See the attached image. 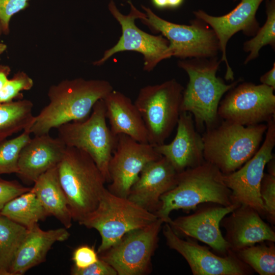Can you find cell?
<instances>
[{"mask_svg": "<svg viewBox=\"0 0 275 275\" xmlns=\"http://www.w3.org/2000/svg\"><path fill=\"white\" fill-rule=\"evenodd\" d=\"M113 90L107 80L82 78L65 79L51 86L47 93L49 102L35 116L31 133H49L62 124L86 119L95 103Z\"/></svg>", "mask_w": 275, "mask_h": 275, "instance_id": "obj_1", "label": "cell"}, {"mask_svg": "<svg viewBox=\"0 0 275 275\" xmlns=\"http://www.w3.org/2000/svg\"><path fill=\"white\" fill-rule=\"evenodd\" d=\"M221 60L215 57L194 58L178 62L188 74L189 81L182 92L180 110L190 113L198 129L211 128L217 124L218 107L225 93L241 81L226 84L216 75Z\"/></svg>", "mask_w": 275, "mask_h": 275, "instance_id": "obj_2", "label": "cell"}, {"mask_svg": "<svg viewBox=\"0 0 275 275\" xmlns=\"http://www.w3.org/2000/svg\"><path fill=\"white\" fill-rule=\"evenodd\" d=\"M231 191L223 180V173L213 164L204 161L197 167L179 173L176 185L162 195L158 218L168 223L175 210H190L203 203L228 206L233 204Z\"/></svg>", "mask_w": 275, "mask_h": 275, "instance_id": "obj_3", "label": "cell"}, {"mask_svg": "<svg viewBox=\"0 0 275 275\" xmlns=\"http://www.w3.org/2000/svg\"><path fill=\"white\" fill-rule=\"evenodd\" d=\"M58 173L72 219L79 224L97 208L105 180L91 156L74 147H66Z\"/></svg>", "mask_w": 275, "mask_h": 275, "instance_id": "obj_4", "label": "cell"}, {"mask_svg": "<svg viewBox=\"0 0 275 275\" xmlns=\"http://www.w3.org/2000/svg\"><path fill=\"white\" fill-rule=\"evenodd\" d=\"M267 127L263 123L244 126L223 120L206 129L202 135L205 161L223 174L234 172L257 152Z\"/></svg>", "mask_w": 275, "mask_h": 275, "instance_id": "obj_5", "label": "cell"}, {"mask_svg": "<svg viewBox=\"0 0 275 275\" xmlns=\"http://www.w3.org/2000/svg\"><path fill=\"white\" fill-rule=\"evenodd\" d=\"M158 218L157 215L129 200L116 196L105 188L94 211L79 224L99 233L100 254L118 242L127 232L143 228Z\"/></svg>", "mask_w": 275, "mask_h": 275, "instance_id": "obj_6", "label": "cell"}, {"mask_svg": "<svg viewBox=\"0 0 275 275\" xmlns=\"http://www.w3.org/2000/svg\"><path fill=\"white\" fill-rule=\"evenodd\" d=\"M183 90L175 79L140 89L134 103L144 122L149 144H163L176 126Z\"/></svg>", "mask_w": 275, "mask_h": 275, "instance_id": "obj_7", "label": "cell"}, {"mask_svg": "<svg viewBox=\"0 0 275 275\" xmlns=\"http://www.w3.org/2000/svg\"><path fill=\"white\" fill-rule=\"evenodd\" d=\"M91 115L83 120L61 125L57 128L58 138L67 147H74L89 154L110 182L108 164L116 147L117 136L107 126L103 99L94 105Z\"/></svg>", "mask_w": 275, "mask_h": 275, "instance_id": "obj_8", "label": "cell"}, {"mask_svg": "<svg viewBox=\"0 0 275 275\" xmlns=\"http://www.w3.org/2000/svg\"><path fill=\"white\" fill-rule=\"evenodd\" d=\"M146 16L140 19L152 31L160 33L169 42L172 57L182 60L187 58L215 57L219 45L216 34L207 24L199 19L190 25L174 23L164 20L144 6Z\"/></svg>", "mask_w": 275, "mask_h": 275, "instance_id": "obj_9", "label": "cell"}, {"mask_svg": "<svg viewBox=\"0 0 275 275\" xmlns=\"http://www.w3.org/2000/svg\"><path fill=\"white\" fill-rule=\"evenodd\" d=\"M128 3L130 11L127 15L121 13L113 1L109 3L108 10L120 24L122 35L117 43L106 50L102 57L94 62L93 65L101 66L117 53L132 51L143 56V69L151 72L161 61L171 57L169 51V42L162 35H151L139 29L135 21L145 17L146 14L138 10L130 1Z\"/></svg>", "mask_w": 275, "mask_h": 275, "instance_id": "obj_10", "label": "cell"}, {"mask_svg": "<svg viewBox=\"0 0 275 275\" xmlns=\"http://www.w3.org/2000/svg\"><path fill=\"white\" fill-rule=\"evenodd\" d=\"M164 222L151 224L125 234L116 243L100 253L99 258L112 266L117 275H143L150 272L151 258L157 246Z\"/></svg>", "mask_w": 275, "mask_h": 275, "instance_id": "obj_11", "label": "cell"}, {"mask_svg": "<svg viewBox=\"0 0 275 275\" xmlns=\"http://www.w3.org/2000/svg\"><path fill=\"white\" fill-rule=\"evenodd\" d=\"M265 137L254 155L240 168L223 174V180L231 191L232 203L252 207L260 215H265L260 194L262 179L267 163L274 157L275 146V118L267 122Z\"/></svg>", "mask_w": 275, "mask_h": 275, "instance_id": "obj_12", "label": "cell"}, {"mask_svg": "<svg viewBox=\"0 0 275 275\" xmlns=\"http://www.w3.org/2000/svg\"><path fill=\"white\" fill-rule=\"evenodd\" d=\"M274 91L262 84L240 82L220 101L218 117L244 126L267 122L275 117Z\"/></svg>", "mask_w": 275, "mask_h": 275, "instance_id": "obj_13", "label": "cell"}, {"mask_svg": "<svg viewBox=\"0 0 275 275\" xmlns=\"http://www.w3.org/2000/svg\"><path fill=\"white\" fill-rule=\"evenodd\" d=\"M162 156L149 143H142L124 134L117 135L115 148L108 164L112 194L127 198L144 167Z\"/></svg>", "mask_w": 275, "mask_h": 275, "instance_id": "obj_14", "label": "cell"}, {"mask_svg": "<svg viewBox=\"0 0 275 275\" xmlns=\"http://www.w3.org/2000/svg\"><path fill=\"white\" fill-rule=\"evenodd\" d=\"M164 224L163 234L167 245L185 259L194 275H247L252 273L253 269L231 250L226 255L218 256L195 241L182 239L168 223Z\"/></svg>", "mask_w": 275, "mask_h": 275, "instance_id": "obj_15", "label": "cell"}, {"mask_svg": "<svg viewBox=\"0 0 275 275\" xmlns=\"http://www.w3.org/2000/svg\"><path fill=\"white\" fill-rule=\"evenodd\" d=\"M240 205L228 206L213 204L198 209L194 213L182 216L168 223L179 235L199 240L224 256L231 251L220 229L222 219Z\"/></svg>", "mask_w": 275, "mask_h": 275, "instance_id": "obj_16", "label": "cell"}, {"mask_svg": "<svg viewBox=\"0 0 275 275\" xmlns=\"http://www.w3.org/2000/svg\"><path fill=\"white\" fill-rule=\"evenodd\" d=\"M240 1L237 6L229 13L220 16L210 15L202 10L194 12L196 18L210 26L218 39L221 62L226 65V80H234L233 72L226 57V47L230 38L242 31L247 36H254L259 29L256 15L260 5L264 0Z\"/></svg>", "mask_w": 275, "mask_h": 275, "instance_id": "obj_17", "label": "cell"}, {"mask_svg": "<svg viewBox=\"0 0 275 275\" xmlns=\"http://www.w3.org/2000/svg\"><path fill=\"white\" fill-rule=\"evenodd\" d=\"M176 126V135L170 143L153 146L157 153L180 173L205 161L204 144L202 135L196 129L190 113L181 112Z\"/></svg>", "mask_w": 275, "mask_h": 275, "instance_id": "obj_18", "label": "cell"}, {"mask_svg": "<svg viewBox=\"0 0 275 275\" xmlns=\"http://www.w3.org/2000/svg\"><path fill=\"white\" fill-rule=\"evenodd\" d=\"M178 174L163 156L151 161L143 169L127 198L155 213L160 205L161 196L176 185Z\"/></svg>", "mask_w": 275, "mask_h": 275, "instance_id": "obj_19", "label": "cell"}, {"mask_svg": "<svg viewBox=\"0 0 275 275\" xmlns=\"http://www.w3.org/2000/svg\"><path fill=\"white\" fill-rule=\"evenodd\" d=\"M67 146L58 137L49 133L34 135L19 154L17 175L26 183H35L48 170L58 166Z\"/></svg>", "mask_w": 275, "mask_h": 275, "instance_id": "obj_20", "label": "cell"}, {"mask_svg": "<svg viewBox=\"0 0 275 275\" xmlns=\"http://www.w3.org/2000/svg\"><path fill=\"white\" fill-rule=\"evenodd\" d=\"M260 216L252 207L240 205L222 219L220 225L226 230L224 237L232 251L265 241H275L274 231Z\"/></svg>", "mask_w": 275, "mask_h": 275, "instance_id": "obj_21", "label": "cell"}, {"mask_svg": "<svg viewBox=\"0 0 275 275\" xmlns=\"http://www.w3.org/2000/svg\"><path fill=\"white\" fill-rule=\"evenodd\" d=\"M69 236L66 228L44 231L38 223L29 228L12 262L10 275L24 274L44 262L52 245L57 241L67 240Z\"/></svg>", "mask_w": 275, "mask_h": 275, "instance_id": "obj_22", "label": "cell"}, {"mask_svg": "<svg viewBox=\"0 0 275 275\" xmlns=\"http://www.w3.org/2000/svg\"><path fill=\"white\" fill-rule=\"evenodd\" d=\"M103 100L106 119L114 135L124 134L137 142L148 143L147 132L141 115L130 98L114 89Z\"/></svg>", "mask_w": 275, "mask_h": 275, "instance_id": "obj_23", "label": "cell"}, {"mask_svg": "<svg viewBox=\"0 0 275 275\" xmlns=\"http://www.w3.org/2000/svg\"><path fill=\"white\" fill-rule=\"evenodd\" d=\"M31 190L49 216H54L66 229L71 227L73 219L59 181L58 166L42 174Z\"/></svg>", "mask_w": 275, "mask_h": 275, "instance_id": "obj_24", "label": "cell"}, {"mask_svg": "<svg viewBox=\"0 0 275 275\" xmlns=\"http://www.w3.org/2000/svg\"><path fill=\"white\" fill-rule=\"evenodd\" d=\"M0 214L27 229L49 216L31 190L8 201Z\"/></svg>", "mask_w": 275, "mask_h": 275, "instance_id": "obj_25", "label": "cell"}, {"mask_svg": "<svg viewBox=\"0 0 275 275\" xmlns=\"http://www.w3.org/2000/svg\"><path fill=\"white\" fill-rule=\"evenodd\" d=\"M33 102L19 99L0 103V141L27 128L34 123Z\"/></svg>", "mask_w": 275, "mask_h": 275, "instance_id": "obj_26", "label": "cell"}, {"mask_svg": "<svg viewBox=\"0 0 275 275\" xmlns=\"http://www.w3.org/2000/svg\"><path fill=\"white\" fill-rule=\"evenodd\" d=\"M27 232L25 227L0 214V275H10L11 265Z\"/></svg>", "mask_w": 275, "mask_h": 275, "instance_id": "obj_27", "label": "cell"}, {"mask_svg": "<svg viewBox=\"0 0 275 275\" xmlns=\"http://www.w3.org/2000/svg\"><path fill=\"white\" fill-rule=\"evenodd\" d=\"M235 252L237 257L260 275H274L275 247L263 242Z\"/></svg>", "mask_w": 275, "mask_h": 275, "instance_id": "obj_28", "label": "cell"}, {"mask_svg": "<svg viewBox=\"0 0 275 275\" xmlns=\"http://www.w3.org/2000/svg\"><path fill=\"white\" fill-rule=\"evenodd\" d=\"M266 20L251 39L243 44V50L249 54L244 62V64L255 59L259 56L260 49L264 46H275V0H267L266 3Z\"/></svg>", "mask_w": 275, "mask_h": 275, "instance_id": "obj_29", "label": "cell"}, {"mask_svg": "<svg viewBox=\"0 0 275 275\" xmlns=\"http://www.w3.org/2000/svg\"><path fill=\"white\" fill-rule=\"evenodd\" d=\"M31 134L30 128H27L14 138L0 141V175L17 174L19 154L31 139Z\"/></svg>", "mask_w": 275, "mask_h": 275, "instance_id": "obj_30", "label": "cell"}, {"mask_svg": "<svg viewBox=\"0 0 275 275\" xmlns=\"http://www.w3.org/2000/svg\"><path fill=\"white\" fill-rule=\"evenodd\" d=\"M33 79L24 71H18L8 79L0 91V103L8 102L14 99H22V91L29 90L33 87Z\"/></svg>", "mask_w": 275, "mask_h": 275, "instance_id": "obj_31", "label": "cell"}, {"mask_svg": "<svg viewBox=\"0 0 275 275\" xmlns=\"http://www.w3.org/2000/svg\"><path fill=\"white\" fill-rule=\"evenodd\" d=\"M260 194L263 201L265 215L270 222H275V172L264 174L261 182Z\"/></svg>", "mask_w": 275, "mask_h": 275, "instance_id": "obj_32", "label": "cell"}, {"mask_svg": "<svg viewBox=\"0 0 275 275\" xmlns=\"http://www.w3.org/2000/svg\"><path fill=\"white\" fill-rule=\"evenodd\" d=\"M30 0H0V21L3 33L10 32V21L13 15L26 8Z\"/></svg>", "mask_w": 275, "mask_h": 275, "instance_id": "obj_33", "label": "cell"}, {"mask_svg": "<svg viewBox=\"0 0 275 275\" xmlns=\"http://www.w3.org/2000/svg\"><path fill=\"white\" fill-rule=\"evenodd\" d=\"M15 180H6L0 177V211L13 198L31 190Z\"/></svg>", "mask_w": 275, "mask_h": 275, "instance_id": "obj_34", "label": "cell"}, {"mask_svg": "<svg viewBox=\"0 0 275 275\" xmlns=\"http://www.w3.org/2000/svg\"><path fill=\"white\" fill-rule=\"evenodd\" d=\"M99 258L98 253L93 247L82 245L75 249L72 260L74 262V266L78 269H82L97 262Z\"/></svg>", "mask_w": 275, "mask_h": 275, "instance_id": "obj_35", "label": "cell"}, {"mask_svg": "<svg viewBox=\"0 0 275 275\" xmlns=\"http://www.w3.org/2000/svg\"><path fill=\"white\" fill-rule=\"evenodd\" d=\"M71 274L72 275H117V273L112 266L99 258L97 262L85 268L78 269L72 266Z\"/></svg>", "mask_w": 275, "mask_h": 275, "instance_id": "obj_36", "label": "cell"}, {"mask_svg": "<svg viewBox=\"0 0 275 275\" xmlns=\"http://www.w3.org/2000/svg\"><path fill=\"white\" fill-rule=\"evenodd\" d=\"M260 81L262 84L275 90V63H273L271 69L260 77Z\"/></svg>", "mask_w": 275, "mask_h": 275, "instance_id": "obj_37", "label": "cell"}, {"mask_svg": "<svg viewBox=\"0 0 275 275\" xmlns=\"http://www.w3.org/2000/svg\"><path fill=\"white\" fill-rule=\"evenodd\" d=\"M11 70L9 66L0 64V91L8 80Z\"/></svg>", "mask_w": 275, "mask_h": 275, "instance_id": "obj_38", "label": "cell"}, {"mask_svg": "<svg viewBox=\"0 0 275 275\" xmlns=\"http://www.w3.org/2000/svg\"><path fill=\"white\" fill-rule=\"evenodd\" d=\"M153 5L159 9L168 8V0H151Z\"/></svg>", "mask_w": 275, "mask_h": 275, "instance_id": "obj_39", "label": "cell"}, {"mask_svg": "<svg viewBox=\"0 0 275 275\" xmlns=\"http://www.w3.org/2000/svg\"><path fill=\"white\" fill-rule=\"evenodd\" d=\"M184 0H168V8H176L180 6Z\"/></svg>", "mask_w": 275, "mask_h": 275, "instance_id": "obj_40", "label": "cell"}, {"mask_svg": "<svg viewBox=\"0 0 275 275\" xmlns=\"http://www.w3.org/2000/svg\"><path fill=\"white\" fill-rule=\"evenodd\" d=\"M7 48V45L0 42V60L1 56L4 53Z\"/></svg>", "mask_w": 275, "mask_h": 275, "instance_id": "obj_41", "label": "cell"}, {"mask_svg": "<svg viewBox=\"0 0 275 275\" xmlns=\"http://www.w3.org/2000/svg\"><path fill=\"white\" fill-rule=\"evenodd\" d=\"M2 34H3V30H2V26L1 22V21H0V38H1V36L2 35Z\"/></svg>", "mask_w": 275, "mask_h": 275, "instance_id": "obj_42", "label": "cell"}]
</instances>
